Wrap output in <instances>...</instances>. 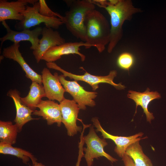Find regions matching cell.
Wrapping results in <instances>:
<instances>
[{"mask_svg":"<svg viewBox=\"0 0 166 166\" xmlns=\"http://www.w3.org/2000/svg\"><path fill=\"white\" fill-rule=\"evenodd\" d=\"M104 8L110 17V34L107 51L110 53L121 38L122 26L126 20H130L133 14L142 11L133 6L130 0H118L113 5L107 1L106 5L100 6Z\"/></svg>","mask_w":166,"mask_h":166,"instance_id":"1","label":"cell"},{"mask_svg":"<svg viewBox=\"0 0 166 166\" xmlns=\"http://www.w3.org/2000/svg\"><path fill=\"white\" fill-rule=\"evenodd\" d=\"M85 42L96 47L101 53L108 44L110 38V26L104 16L95 9L89 12L86 16Z\"/></svg>","mask_w":166,"mask_h":166,"instance_id":"2","label":"cell"},{"mask_svg":"<svg viewBox=\"0 0 166 166\" xmlns=\"http://www.w3.org/2000/svg\"><path fill=\"white\" fill-rule=\"evenodd\" d=\"M69 6L64 16L63 23L73 35L85 42V18L89 12L95 9V4L91 0H78L73 1Z\"/></svg>","mask_w":166,"mask_h":166,"instance_id":"3","label":"cell"},{"mask_svg":"<svg viewBox=\"0 0 166 166\" xmlns=\"http://www.w3.org/2000/svg\"><path fill=\"white\" fill-rule=\"evenodd\" d=\"M39 1L32 6H27L26 9L22 13L24 19L15 24V29L22 30L44 23L47 28L57 29L64 24L62 20L58 18H49L41 15L39 13Z\"/></svg>","mask_w":166,"mask_h":166,"instance_id":"4","label":"cell"},{"mask_svg":"<svg viewBox=\"0 0 166 166\" xmlns=\"http://www.w3.org/2000/svg\"><path fill=\"white\" fill-rule=\"evenodd\" d=\"M46 65L49 68L54 69L61 72L65 77H68L75 81H82L87 83L91 86L93 90L94 91L99 88V84L101 83L109 84L118 90L124 89L125 88V87L121 83L117 84L113 82V79L117 74L116 70L110 71L108 75L104 76L93 75L87 72H85L84 75H78L64 70L54 62H46Z\"/></svg>","mask_w":166,"mask_h":166,"instance_id":"5","label":"cell"},{"mask_svg":"<svg viewBox=\"0 0 166 166\" xmlns=\"http://www.w3.org/2000/svg\"><path fill=\"white\" fill-rule=\"evenodd\" d=\"M94 125L91 126L88 134L84 136L86 148H83L85 152L84 157L87 166H92L94 159H98L101 157H104L112 163L116 162L117 159L113 158L106 153L104 147L108 144L104 138H100L97 135L94 128Z\"/></svg>","mask_w":166,"mask_h":166,"instance_id":"6","label":"cell"},{"mask_svg":"<svg viewBox=\"0 0 166 166\" xmlns=\"http://www.w3.org/2000/svg\"><path fill=\"white\" fill-rule=\"evenodd\" d=\"M58 78L66 92L73 97L80 109L85 110L86 106L93 107L96 105L94 100L97 96V92L86 91L77 81H67L63 74L59 75Z\"/></svg>","mask_w":166,"mask_h":166,"instance_id":"7","label":"cell"},{"mask_svg":"<svg viewBox=\"0 0 166 166\" xmlns=\"http://www.w3.org/2000/svg\"><path fill=\"white\" fill-rule=\"evenodd\" d=\"M2 24L6 28V34L0 38L1 42L0 49L3 43L5 41L10 40L14 43H19L22 41H29L31 44L30 49L33 50L36 49L39 45V36L42 34V28L37 27L33 30L29 29L24 30L21 31H17L11 29L5 21L2 22Z\"/></svg>","mask_w":166,"mask_h":166,"instance_id":"8","label":"cell"},{"mask_svg":"<svg viewBox=\"0 0 166 166\" xmlns=\"http://www.w3.org/2000/svg\"><path fill=\"white\" fill-rule=\"evenodd\" d=\"M59 105L62 114V122L66 129L68 135L73 136L78 132H81L82 127L77 124L80 109L78 105L73 100L65 98Z\"/></svg>","mask_w":166,"mask_h":166,"instance_id":"9","label":"cell"},{"mask_svg":"<svg viewBox=\"0 0 166 166\" xmlns=\"http://www.w3.org/2000/svg\"><path fill=\"white\" fill-rule=\"evenodd\" d=\"M91 121L93 125L96 128V131L101 133L103 138L109 139L114 142L116 145L114 150V152L121 158L125 153L126 150L129 145L137 141L148 138L146 136L142 137L144 133L142 132L128 136L113 135L106 132L103 128L97 117H93Z\"/></svg>","mask_w":166,"mask_h":166,"instance_id":"10","label":"cell"},{"mask_svg":"<svg viewBox=\"0 0 166 166\" xmlns=\"http://www.w3.org/2000/svg\"><path fill=\"white\" fill-rule=\"evenodd\" d=\"M82 46L87 48L92 47L91 45L83 41L65 42L49 49L43 55L42 60L46 62H53L61 58L63 55L76 54L79 56L81 61H83L85 60V56L79 52L80 47Z\"/></svg>","mask_w":166,"mask_h":166,"instance_id":"11","label":"cell"},{"mask_svg":"<svg viewBox=\"0 0 166 166\" xmlns=\"http://www.w3.org/2000/svg\"><path fill=\"white\" fill-rule=\"evenodd\" d=\"M42 73V83L46 97L49 100H56L61 102L65 98L64 94L66 91L59 81L58 73H55L53 75L45 67Z\"/></svg>","mask_w":166,"mask_h":166,"instance_id":"12","label":"cell"},{"mask_svg":"<svg viewBox=\"0 0 166 166\" xmlns=\"http://www.w3.org/2000/svg\"><path fill=\"white\" fill-rule=\"evenodd\" d=\"M38 0H18L8 2L6 0H0V22L10 19L22 21L24 17L22 14L25 10L28 4L34 5Z\"/></svg>","mask_w":166,"mask_h":166,"instance_id":"13","label":"cell"},{"mask_svg":"<svg viewBox=\"0 0 166 166\" xmlns=\"http://www.w3.org/2000/svg\"><path fill=\"white\" fill-rule=\"evenodd\" d=\"M42 38L40 40L38 48L33 50L37 62L38 63L42 60L45 53L50 48L65 43V39L61 37L57 30L46 27L42 28Z\"/></svg>","mask_w":166,"mask_h":166,"instance_id":"14","label":"cell"},{"mask_svg":"<svg viewBox=\"0 0 166 166\" xmlns=\"http://www.w3.org/2000/svg\"><path fill=\"white\" fill-rule=\"evenodd\" d=\"M38 110H35L32 114L42 117L50 125L57 123L60 127L62 123V114L60 105L53 101L42 100L37 105Z\"/></svg>","mask_w":166,"mask_h":166,"instance_id":"15","label":"cell"},{"mask_svg":"<svg viewBox=\"0 0 166 166\" xmlns=\"http://www.w3.org/2000/svg\"><path fill=\"white\" fill-rule=\"evenodd\" d=\"M19 43L13 45L3 49V56L7 58L13 60L20 66L26 73V76L32 81L42 84V75L38 74L33 70L27 63L19 50Z\"/></svg>","mask_w":166,"mask_h":166,"instance_id":"16","label":"cell"},{"mask_svg":"<svg viewBox=\"0 0 166 166\" xmlns=\"http://www.w3.org/2000/svg\"><path fill=\"white\" fill-rule=\"evenodd\" d=\"M7 95L11 98L14 102L16 109V116L14 120L18 127L19 132L22 130L24 125L33 120H38L39 118H33L31 115L35 111L24 105L22 102L19 92L16 89H10Z\"/></svg>","mask_w":166,"mask_h":166,"instance_id":"17","label":"cell"},{"mask_svg":"<svg viewBox=\"0 0 166 166\" xmlns=\"http://www.w3.org/2000/svg\"><path fill=\"white\" fill-rule=\"evenodd\" d=\"M128 98L134 101L136 104V109L138 106H141L145 113L147 121L151 123L152 120L154 119L152 113H150L148 109V106L150 102L154 99L161 98L160 93L156 91H150L147 88L143 92H139L132 90L128 91L127 94Z\"/></svg>","mask_w":166,"mask_h":166,"instance_id":"18","label":"cell"},{"mask_svg":"<svg viewBox=\"0 0 166 166\" xmlns=\"http://www.w3.org/2000/svg\"><path fill=\"white\" fill-rule=\"evenodd\" d=\"M30 89L28 95L25 97H21V101L24 105L35 110L42 98L46 97L45 94L43 85L36 82L32 81Z\"/></svg>","mask_w":166,"mask_h":166,"instance_id":"19","label":"cell"},{"mask_svg":"<svg viewBox=\"0 0 166 166\" xmlns=\"http://www.w3.org/2000/svg\"><path fill=\"white\" fill-rule=\"evenodd\" d=\"M0 153L16 156L22 160V162L27 164L31 159L33 165L37 162V159L30 152L19 148L13 147L12 145L0 142Z\"/></svg>","mask_w":166,"mask_h":166,"instance_id":"20","label":"cell"},{"mask_svg":"<svg viewBox=\"0 0 166 166\" xmlns=\"http://www.w3.org/2000/svg\"><path fill=\"white\" fill-rule=\"evenodd\" d=\"M125 154L132 158L135 166H153L150 159L144 153L140 141L129 145Z\"/></svg>","mask_w":166,"mask_h":166,"instance_id":"21","label":"cell"},{"mask_svg":"<svg viewBox=\"0 0 166 166\" xmlns=\"http://www.w3.org/2000/svg\"><path fill=\"white\" fill-rule=\"evenodd\" d=\"M19 132L17 125L10 121H0V142L11 145L16 143L18 133Z\"/></svg>","mask_w":166,"mask_h":166,"instance_id":"22","label":"cell"},{"mask_svg":"<svg viewBox=\"0 0 166 166\" xmlns=\"http://www.w3.org/2000/svg\"><path fill=\"white\" fill-rule=\"evenodd\" d=\"M133 56L128 52H124L120 54L117 59V64L121 68L129 71L134 63Z\"/></svg>","mask_w":166,"mask_h":166,"instance_id":"23","label":"cell"},{"mask_svg":"<svg viewBox=\"0 0 166 166\" xmlns=\"http://www.w3.org/2000/svg\"><path fill=\"white\" fill-rule=\"evenodd\" d=\"M39 2L40 4L39 13L41 15L49 18H58L63 21L64 16L52 10L47 5L45 0H39Z\"/></svg>","mask_w":166,"mask_h":166,"instance_id":"24","label":"cell"},{"mask_svg":"<svg viewBox=\"0 0 166 166\" xmlns=\"http://www.w3.org/2000/svg\"><path fill=\"white\" fill-rule=\"evenodd\" d=\"M84 133H81L80 137V141L79 143L78 148L79 152L77 158V162L76 166H80L81 161V158L84 156V154L83 152V145L85 143L84 139Z\"/></svg>","mask_w":166,"mask_h":166,"instance_id":"25","label":"cell"},{"mask_svg":"<svg viewBox=\"0 0 166 166\" xmlns=\"http://www.w3.org/2000/svg\"><path fill=\"white\" fill-rule=\"evenodd\" d=\"M124 166H135L132 158L125 153L122 158Z\"/></svg>","mask_w":166,"mask_h":166,"instance_id":"26","label":"cell"},{"mask_svg":"<svg viewBox=\"0 0 166 166\" xmlns=\"http://www.w3.org/2000/svg\"><path fill=\"white\" fill-rule=\"evenodd\" d=\"M29 166H45L44 165L42 164L41 163H38L37 162L34 164L32 166L29 164Z\"/></svg>","mask_w":166,"mask_h":166,"instance_id":"27","label":"cell"}]
</instances>
